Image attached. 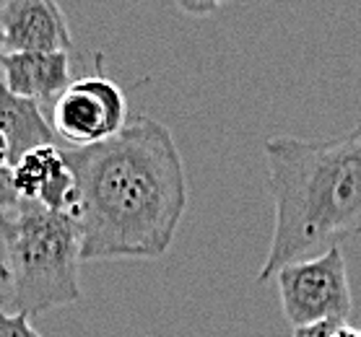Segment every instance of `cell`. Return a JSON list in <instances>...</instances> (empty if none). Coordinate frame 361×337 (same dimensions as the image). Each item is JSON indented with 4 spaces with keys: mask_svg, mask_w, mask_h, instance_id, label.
<instances>
[{
    "mask_svg": "<svg viewBox=\"0 0 361 337\" xmlns=\"http://www.w3.org/2000/svg\"><path fill=\"white\" fill-rule=\"evenodd\" d=\"M60 151L78 184L81 262L169 252L188 208V179L166 125L140 115L104 143Z\"/></svg>",
    "mask_w": 361,
    "mask_h": 337,
    "instance_id": "6da1fadb",
    "label": "cell"
},
{
    "mask_svg": "<svg viewBox=\"0 0 361 337\" xmlns=\"http://www.w3.org/2000/svg\"><path fill=\"white\" fill-rule=\"evenodd\" d=\"M263 156L276 223L257 286L361 231V122L328 140L276 135Z\"/></svg>",
    "mask_w": 361,
    "mask_h": 337,
    "instance_id": "7a4b0ae2",
    "label": "cell"
},
{
    "mask_svg": "<svg viewBox=\"0 0 361 337\" xmlns=\"http://www.w3.org/2000/svg\"><path fill=\"white\" fill-rule=\"evenodd\" d=\"M0 244L11 272L3 312L32 317L81 301V236L71 215L21 200L0 218Z\"/></svg>",
    "mask_w": 361,
    "mask_h": 337,
    "instance_id": "3957f363",
    "label": "cell"
},
{
    "mask_svg": "<svg viewBox=\"0 0 361 337\" xmlns=\"http://www.w3.org/2000/svg\"><path fill=\"white\" fill-rule=\"evenodd\" d=\"M281 309L294 329L322 322H348L353 312L348 267L341 247L286 265L276 275Z\"/></svg>",
    "mask_w": 361,
    "mask_h": 337,
    "instance_id": "277c9868",
    "label": "cell"
},
{
    "mask_svg": "<svg viewBox=\"0 0 361 337\" xmlns=\"http://www.w3.org/2000/svg\"><path fill=\"white\" fill-rule=\"evenodd\" d=\"M128 122L125 91L104 73L102 55H97V70L71 83L52 107V130L71 148L104 143L120 135Z\"/></svg>",
    "mask_w": 361,
    "mask_h": 337,
    "instance_id": "5b68a950",
    "label": "cell"
},
{
    "mask_svg": "<svg viewBox=\"0 0 361 337\" xmlns=\"http://www.w3.org/2000/svg\"><path fill=\"white\" fill-rule=\"evenodd\" d=\"M68 18L52 0H8L0 11V50L18 52H68Z\"/></svg>",
    "mask_w": 361,
    "mask_h": 337,
    "instance_id": "8992f818",
    "label": "cell"
},
{
    "mask_svg": "<svg viewBox=\"0 0 361 337\" xmlns=\"http://www.w3.org/2000/svg\"><path fill=\"white\" fill-rule=\"evenodd\" d=\"M0 83L24 99L37 104L58 101L71 86L68 52H18L0 55Z\"/></svg>",
    "mask_w": 361,
    "mask_h": 337,
    "instance_id": "52a82bcc",
    "label": "cell"
},
{
    "mask_svg": "<svg viewBox=\"0 0 361 337\" xmlns=\"http://www.w3.org/2000/svg\"><path fill=\"white\" fill-rule=\"evenodd\" d=\"M0 132L11 146V166L29 151L55 146V130L44 120L37 101L11 94L0 83Z\"/></svg>",
    "mask_w": 361,
    "mask_h": 337,
    "instance_id": "ba28073f",
    "label": "cell"
},
{
    "mask_svg": "<svg viewBox=\"0 0 361 337\" xmlns=\"http://www.w3.org/2000/svg\"><path fill=\"white\" fill-rule=\"evenodd\" d=\"M63 151L58 146H42V148L29 151L26 156H21L16 164L11 166L13 174V187H16L21 200H37L39 192L44 189L55 174L63 169Z\"/></svg>",
    "mask_w": 361,
    "mask_h": 337,
    "instance_id": "9c48e42d",
    "label": "cell"
},
{
    "mask_svg": "<svg viewBox=\"0 0 361 337\" xmlns=\"http://www.w3.org/2000/svg\"><path fill=\"white\" fill-rule=\"evenodd\" d=\"M0 337H42L26 314H8L0 309Z\"/></svg>",
    "mask_w": 361,
    "mask_h": 337,
    "instance_id": "30bf717a",
    "label": "cell"
},
{
    "mask_svg": "<svg viewBox=\"0 0 361 337\" xmlns=\"http://www.w3.org/2000/svg\"><path fill=\"white\" fill-rule=\"evenodd\" d=\"M21 198H18L16 187H13V174L8 169H0V218L6 213H11L13 208H18Z\"/></svg>",
    "mask_w": 361,
    "mask_h": 337,
    "instance_id": "8fae6325",
    "label": "cell"
},
{
    "mask_svg": "<svg viewBox=\"0 0 361 337\" xmlns=\"http://www.w3.org/2000/svg\"><path fill=\"white\" fill-rule=\"evenodd\" d=\"M338 324H341V322H322V324H312V327H299V329H294V337H330V332H333Z\"/></svg>",
    "mask_w": 361,
    "mask_h": 337,
    "instance_id": "7c38bea8",
    "label": "cell"
},
{
    "mask_svg": "<svg viewBox=\"0 0 361 337\" xmlns=\"http://www.w3.org/2000/svg\"><path fill=\"white\" fill-rule=\"evenodd\" d=\"M11 166V146L8 140H6V135L0 132V169H8Z\"/></svg>",
    "mask_w": 361,
    "mask_h": 337,
    "instance_id": "4fadbf2b",
    "label": "cell"
},
{
    "mask_svg": "<svg viewBox=\"0 0 361 337\" xmlns=\"http://www.w3.org/2000/svg\"><path fill=\"white\" fill-rule=\"evenodd\" d=\"M182 8L188 11V13H197V16H200V13H211V11H216V8H219V6H216V3H203V6H192V3H182Z\"/></svg>",
    "mask_w": 361,
    "mask_h": 337,
    "instance_id": "5bb4252c",
    "label": "cell"
},
{
    "mask_svg": "<svg viewBox=\"0 0 361 337\" xmlns=\"http://www.w3.org/2000/svg\"><path fill=\"white\" fill-rule=\"evenodd\" d=\"M8 283H11V272H8V267H6V262L0 260V291H3V293H6Z\"/></svg>",
    "mask_w": 361,
    "mask_h": 337,
    "instance_id": "9a60e30c",
    "label": "cell"
},
{
    "mask_svg": "<svg viewBox=\"0 0 361 337\" xmlns=\"http://www.w3.org/2000/svg\"><path fill=\"white\" fill-rule=\"evenodd\" d=\"M3 304H6V293L0 291V309H3Z\"/></svg>",
    "mask_w": 361,
    "mask_h": 337,
    "instance_id": "2e32d148",
    "label": "cell"
},
{
    "mask_svg": "<svg viewBox=\"0 0 361 337\" xmlns=\"http://www.w3.org/2000/svg\"><path fill=\"white\" fill-rule=\"evenodd\" d=\"M0 11H3V3H0ZM0 55H3V50H0Z\"/></svg>",
    "mask_w": 361,
    "mask_h": 337,
    "instance_id": "e0dca14e",
    "label": "cell"
},
{
    "mask_svg": "<svg viewBox=\"0 0 361 337\" xmlns=\"http://www.w3.org/2000/svg\"><path fill=\"white\" fill-rule=\"evenodd\" d=\"M359 337H361V329H359Z\"/></svg>",
    "mask_w": 361,
    "mask_h": 337,
    "instance_id": "ac0fdd59",
    "label": "cell"
}]
</instances>
